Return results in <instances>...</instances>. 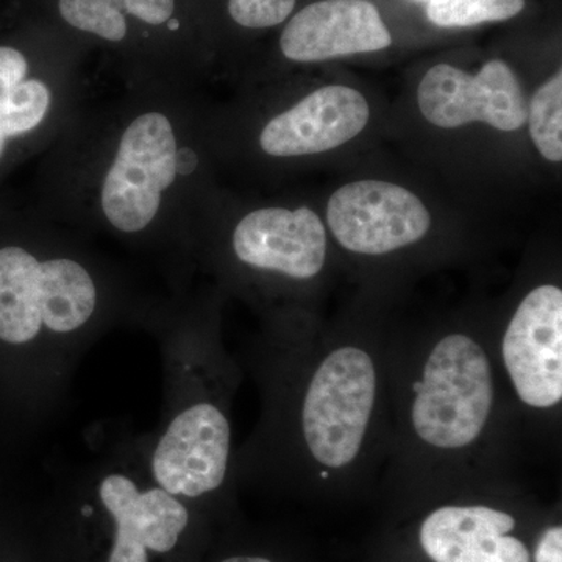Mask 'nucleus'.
<instances>
[{
  "label": "nucleus",
  "mask_w": 562,
  "mask_h": 562,
  "mask_svg": "<svg viewBox=\"0 0 562 562\" xmlns=\"http://www.w3.org/2000/svg\"><path fill=\"white\" fill-rule=\"evenodd\" d=\"M369 116V103L360 91L330 85L271 114L258 128L255 146L271 160L322 154L357 138Z\"/></svg>",
  "instance_id": "obj_13"
},
{
  "label": "nucleus",
  "mask_w": 562,
  "mask_h": 562,
  "mask_svg": "<svg viewBox=\"0 0 562 562\" xmlns=\"http://www.w3.org/2000/svg\"><path fill=\"white\" fill-rule=\"evenodd\" d=\"M391 29L372 0H314L280 27L277 47L291 63H321L392 46Z\"/></svg>",
  "instance_id": "obj_14"
},
{
  "label": "nucleus",
  "mask_w": 562,
  "mask_h": 562,
  "mask_svg": "<svg viewBox=\"0 0 562 562\" xmlns=\"http://www.w3.org/2000/svg\"><path fill=\"white\" fill-rule=\"evenodd\" d=\"M422 116L439 128L484 122L495 131L517 132L527 124L528 101L508 63L492 58L479 72L449 63L432 66L417 88Z\"/></svg>",
  "instance_id": "obj_12"
},
{
  "label": "nucleus",
  "mask_w": 562,
  "mask_h": 562,
  "mask_svg": "<svg viewBox=\"0 0 562 562\" xmlns=\"http://www.w3.org/2000/svg\"><path fill=\"white\" fill-rule=\"evenodd\" d=\"M327 224L344 250L382 258L419 244L430 232L431 214L401 184L360 180L333 192Z\"/></svg>",
  "instance_id": "obj_11"
},
{
  "label": "nucleus",
  "mask_w": 562,
  "mask_h": 562,
  "mask_svg": "<svg viewBox=\"0 0 562 562\" xmlns=\"http://www.w3.org/2000/svg\"><path fill=\"white\" fill-rule=\"evenodd\" d=\"M491 339L522 436L553 441L562 414L561 286H532Z\"/></svg>",
  "instance_id": "obj_10"
},
{
  "label": "nucleus",
  "mask_w": 562,
  "mask_h": 562,
  "mask_svg": "<svg viewBox=\"0 0 562 562\" xmlns=\"http://www.w3.org/2000/svg\"><path fill=\"white\" fill-rule=\"evenodd\" d=\"M0 562H58L43 494L25 487L9 469H0Z\"/></svg>",
  "instance_id": "obj_16"
},
{
  "label": "nucleus",
  "mask_w": 562,
  "mask_h": 562,
  "mask_svg": "<svg viewBox=\"0 0 562 562\" xmlns=\"http://www.w3.org/2000/svg\"><path fill=\"white\" fill-rule=\"evenodd\" d=\"M191 87L122 81L116 98L85 99L44 151L31 205L146 258L171 294L191 290L192 231L210 194V122Z\"/></svg>",
  "instance_id": "obj_1"
},
{
  "label": "nucleus",
  "mask_w": 562,
  "mask_h": 562,
  "mask_svg": "<svg viewBox=\"0 0 562 562\" xmlns=\"http://www.w3.org/2000/svg\"><path fill=\"white\" fill-rule=\"evenodd\" d=\"M160 294L94 241L0 201V465L66 408L88 351L121 325L143 330Z\"/></svg>",
  "instance_id": "obj_2"
},
{
  "label": "nucleus",
  "mask_w": 562,
  "mask_h": 562,
  "mask_svg": "<svg viewBox=\"0 0 562 562\" xmlns=\"http://www.w3.org/2000/svg\"><path fill=\"white\" fill-rule=\"evenodd\" d=\"M220 295L166 291L143 330L160 350L162 408L139 432L150 475L166 491L220 520L235 501L233 403L241 362L222 342Z\"/></svg>",
  "instance_id": "obj_5"
},
{
  "label": "nucleus",
  "mask_w": 562,
  "mask_h": 562,
  "mask_svg": "<svg viewBox=\"0 0 562 562\" xmlns=\"http://www.w3.org/2000/svg\"><path fill=\"white\" fill-rule=\"evenodd\" d=\"M390 413L382 479L392 487L442 494L516 479L524 436L486 333L394 338Z\"/></svg>",
  "instance_id": "obj_4"
},
{
  "label": "nucleus",
  "mask_w": 562,
  "mask_h": 562,
  "mask_svg": "<svg viewBox=\"0 0 562 562\" xmlns=\"http://www.w3.org/2000/svg\"><path fill=\"white\" fill-rule=\"evenodd\" d=\"M101 52L122 81L192 85L214 50L205 0H18Z\"/></svg>",
  "instance_id": "obj_8"
},
{
  "label": "nucleus",
  "mask_w": 562,
  "mask_h": 562,
  "mask_svg": "<svg viewBox=\"0 0 562 562\" xmlns=\"http://www.w3.org/2000/svg\"><path fill=\"white\" fill-rule=\"evenodd\" d=\"M44 492L58 562H202L217 520L155 482L128 425H92L83 457Z\"/></svg>",
  "instance_id": "obj_6"
},
{
  "label": "nucleus",
  "mask_w": 562,
  "mask_h": 562,
  "mask_svg": "<svg viewBox=\"0 0 562 562\" xmlns=\"http://www.w3.org/2000/svg\"><path fill=\"white\" fill-rule=\"evenodd\" d=\"M517 525L494 502H442L422 519L417 538L431 562H531V550L514 535Z\"/></svg>",
  "instance_id": "obj_15"
},
{
  "label": "nucleus",
  "mask_w": 562,
  "mask_h": 562,
  "mask_svg": "<svg viewBox=\"0 0 562 562\" xmlns=\"http://www.w3.org/2000/svg\"><path fill=\"white\" fill-rule=\"evenodd\" d=\"M532 143L547 161L562 160V72L558 69L528 105Z\"/></svg>",
  "instance_id": "obj_19"
},
{
  "label": "nucleus",
  "mask_w": 562,
  "mask_h": 562,
  "mask_svg": "<svg viewBox=\"0 0 562 562\" xmlns=\"http://www.w3.org/2000/svg\"><path fill=\"white\" fill-rule=\"evenodd\" d=\"M527 0H428L425 16L443 31L512 21L522 14Z\"/></svg>",
  "instance_id": "obj_18"
},
{
  "label": "nucleus",
  "mask_w": 562,
  "mask_h": 562,
  "mask_svg": "<svg viewBox=\"0 0 562 562\" xmlns=\"http://www.w3.org/2000/svg\"><path fill=\"white\" fill-rule=\"evenodd\" d=\"M394 336L319 335L306 319L265 322L241 368L260 419L236 447V487L333 492L382 479L390 452Z\"/></svg>",
  "instance_id": "obj_3"
},
{
  "label": "nucleus",
  "mask_w": 562,
  "mask_h": 562,
  "mask_svg": "<svg viewBox=\"0 0 562 562\" xmlns=\"http://www.w3.org/2000/svg\"><path fill=\"white\" fill-rule=\"evenodd\" d=\"M532 562H562V528L561 525L543 528L535 552L531 554Z\"/></svg>",
  "instance_id": "obj_20"
},
{
  "label": "nucleus",
  "mask_w": 562,
  "mask_h": 562,
  "mask_svg": "<svg viewBox=\"0 0 562 562\" xmlns=\"http://www.w3.org/2000/svg\"><path fill=\"white\" fill-rule=\"evenodd\" d=\"M192 257L239 291L272 301L283 288L316 280L328 261V236L308 206H257L224 233L198 228Z\"/></svg>",
  "instance_id": "obj_9"
},
{
  "label": "nucleus",
  "mask_w": 562,
  "mask_h": 562,
  "mask_svg": "<svg viewBox=\"0 0 562 562\" xmlns=\"http://www.w3.org/2000/svg\"><path fill=\"white\" fill-rule=\"evenodd\" d=\"M91 54L18 0L0 13V181L50 149L79 113Z\"/></svg>",
  "instance_id": "obj_7"
},
{
  "label": "nucleus",
  "mask_w": 562,
  "mask_h": 562,
  "mask_svg": "<svg viewBox=\"0 0 562 562\" xmlns=\"http://www.w3.org/2000/svg\"><path fill=\"white\" fill-rule=\"evenodd\" d=\"M297 5L299 0H205L214 46L222 27L250 35L276 31Z\"/></svg>",
  "instance_id": "obj_17"
}]
</instances>
